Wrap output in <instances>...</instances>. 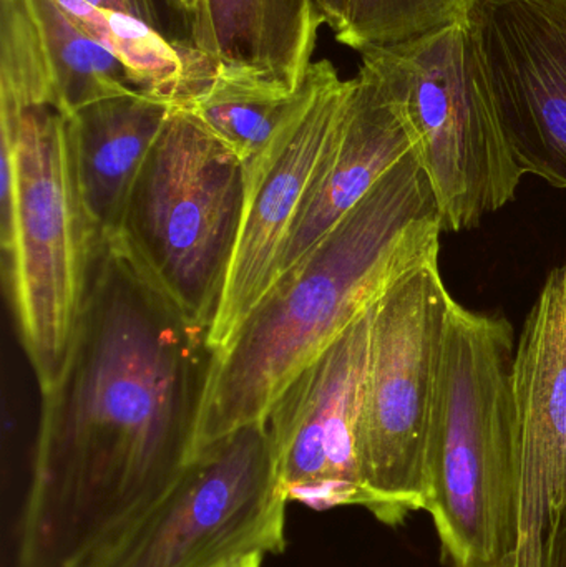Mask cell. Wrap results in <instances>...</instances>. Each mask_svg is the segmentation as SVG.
<instances>
[{
	"mask_svg": "<svg viewBox=\"0 0 566 567\" xmlns=\"http://www.w3.org/2000/svg\"><path fill=\"white\" fill-rule=\"evenodd\" d=\"M209 329L99 236L82 312L42 392L16 567H93L168 492L195 452Z\"/></svg>",
	"mask_w": 566,
	"mask_h": 567,
	"instance_id": "cell-1",
	"label": "cell"
},
{
	"mask_svg": "<svg viewBox=\"0 0 566 567\" xmlns=\"http://www.w3.org/2000/svg\"><path fill=\"white\" fill-rule=\"evenodd\" d=\"M298 96L299 90L261 73L218 63L209 82L175 110L205 126L246 168L271 148Z\"/></svg>",
	"mask_w": 566,
	"mask_h": 567,
	"instance_id": "cell-18",
	"label": "cell"
},
{
	"mask_svg": "<svg viewBox=\"0 0 566 567\" xmlns=\"http://www.w3.org/2000/svg\"><path fill=\"white\" fill-rule=\"evenodd\" d=\"M60 9L105 47L136 92L166 105H182L215 75L218 62L188 40L172 39L140 17L100 9L83 0H55Z\"/></svg>",
	"mask_w": 566,
	"mask_h": 567,
	"instance_id": "cell-17",
	"label": "cell"
},
{
	"mask_svg": "<svg viewBox=\"0 0 566 567\" xmlns=\"http://www.w3.org/2000/svg\"><path fill=\"white\" fill-rule=\"evenodd\" d=\"M412 150L411 133L394 96L378 72L361 62L341 130L306 196L276 281L301 261Z\"/></svg>",
	"mask_w": 566,
	"mask_h": 567,
	"instance_id": "cell-14",
	"label": "cell"
},
{
	"mask_svg": "<svg viewBox=\"0 0 566 567\" xmlns=\"http://www.w3.org/2000/svg\"><path fill=\"white\" fill-rule=\"evenodd\" d=\"M515 330L452 299L428 440V508L449 567H514L521 458Z\"/></svg>",
	"mask_w": 566,
	"mask_h": 567,
	"instance_id": "cell-3",
	"label": "cell"
},
{
	"mask_svg": "<svg viewBox=\"0 0 566 567\" xmlns=\"http://www.w3.org/2000/svg\"><path fill=\"white\" fill-rule=\"evenodd\" d=\"M83 2L92 3V6L100 7V9L123 10V12L133 13L128 0H83Z\"/></svg>",
	"mask_w": 566,
	"mask_h": 567,
	"instance_id": "cell-25",
	"label": "cell"
},
{
	"mask_svg": "<svg viewBox=\"0 0 566 567\" xmlns=\"http://www.w3.org/2000/svg\"><path fill=\"white\" fill-rule=\"evenodd\" d=\"M263 561H265V555H261V553H251V555L233 559L231 563L223 567H263Z\"/></svg>",
	"mask_w": 566,
	"mask_h": 567,
	"instance_id": "cell-24",
	"label": "cell"
},
{
	"mask_svg": "<svg viewBox=\"0 0 566 567\" xmlns=\"http://www.w3.org/2000/svg\"><path fill=\"white\" fill-rule=\"evenodd\" d=\"M288 493L265 422L199 450L93 567H223L286 549Z\"/></svg>",
	"mask_w": 566,
	"mask_h": 567,
	"instance_id": "cell-8",
	"label": "cell"
},
{
	"mask_svg": "<svg viewBox=\"0 0 566 567\" xmlns=\"http://www.w3.org/2000/svg\"><path fill=\"white\" fill-rule=\"evenodd\" d=\"M538 567H566V512L545 538Z\"/></svg>",
	"mask_w": 566,
	"mask_h": 567,
	"instance_id": "cell-21",
	"label": "cell"
},
{
	"mask_svg": "<svg viewBox=\"0 0 566 567\" xmlns=\"http://www.w3.org/2000/svg\"><path fill=\"white\" fill-rule=\"evenodd\" d=\"M166 9L169 10L173 17L183 23V27H188L189 17L195 13L196 7L199 6L202 0H163Z\"/></svg>",
	"mask_w": 566,
	"mask_h": 567,
	"instance_id": "cell-23",
	"label": "cell"
},
{
	"mask_svg": "<svg viewBox=\"0 0 566 567\" xmlns=\"http://www.w3.org/2000/svg\"><path fill=\"white\" fill-rule=\"evenodd\" d=\"M465 19L515 162L566 189V0H475Z\"/></svg>",
	"mask_w": 566,
	"mask_h": 567,
	"instance_id": "cell-10",
	"label": "cell"
},
{
	"mask_svg": "<svg viewBox=\"0 0 566 567\" xmlns=\"http://www.w3.org/2000/svg\"><path fill=\"white\" fill-rule=\"evenodd\" d=\"M316 12L326 25L331 27L335 33L344 27L348 17L349 0H311Z\"/></svg>",
	"mask_w": 566,
	"mask_h": 567,
	"instance_id": "cell-22",
	"label": "cell"
},
{
	"mask_svg": "<svg viewBox=\"0 0 566 567\" xmlns=\"http://www.w3.org/2000/svg\"><path fill=\"white\" fill-rule=\"evenodd\" d=\"M96 235L83 208L66 118L23 109L9 229L0 238L19 339L47 392L59 379L82 312Z\"/></svg>",
	"mask_w": 566,
	"mask_h": 567,
	"instance_id": "cell-6",
	"label": "cell"
},
{
	"mask_svg": "<svg viewBox=\"0 0 566 567\" xmlns=\"http://www.w3.org/2000/svg\"><path fill=\"white\" fill-rule=\"evenodd\" d=\"M475 0H349L336 40L356 52L398 45L465 20Z\"/></svg>",
	"mask_w": 566,
	"mask_h": 567,
	"instance_id": "cell-19",
	"label": "cell"
},
{
	"mask_svg": "<svg viewBox=\"0 0 566 567\" xmlns=\"http://www.w3.org/2000/svg\"><path fill=\"white\" fill-rule=\"evenodd\" d=\"M140 93L122 63L55 0H0V102L52 106L70 116L90 103Z\"/></svg>",
	"mask_w": 566,
	"mask_h": 567,
	"instance_id": "cell-13",
	"label": "cell"
},
{
	"mask_svg": "<svg viewBox=\"0 0 566 567\" xmlns=\"http://www.w3.org/2000/svg\"><path fill=\"white\" fill-rule=\"evenodd\" d=\"M431 182L444 233L471 231L515 202L524 172L498 118L467 19L398 45L369 49Z\"/></svg>",
	"mask_w": 566,
	"mask_h": 567,
	"instance_id": "cell-4",
	"label": "cell"
},
{
	"mask_svg": "<svg viewBox=\"0 0 566 567\" xmlns=\"http://www.w3.org/2000/svg\"><path fill=\"white\" fill-rule=\"evenodd\" d=\"M444 233L412 150L251 310L215 352L193 456L263 422L286 386L405 275L439 258Z\"/></svg>",
	"mask_w": 566,
	"mask_h": 567,
	"instance_id": "cell-2",
	"label": "cell"
},
{
	"mask_svg": "<svg viewBox=\"0 0 566 567\" xmlns=\"http://www.w3.org/2000/svg\"><path fill=\"white\" fill-rule=\"evenodd\" d=\"M172 106L143 93L113 96L66 116L83 208L99 236L116 235L136 176Z\"/></svg>",
	"mask_w": 566,
	"mask_h": 567,
	"instance_id": "cell-15",
	"label": "cell"
},
{
	"mask_svg": "<svg viewBox=\"0 0 566 567\" xmlns=\"http://www.w3.org/2000/svg\"><path fill=\"white\" fill-rule=\"evenodd\" d=\"M521 499L514 567L541 566L566 512V262L548 275L515 347Z\"/></svg>",
	"mask_w": 566,
	"mask_h": 567,
	"instance_id": "cell-12",
	"label": "cell"
},
{
	"mask_svg": "<svg viewBox=\"0 0 566 567\" xmlns=\"http://www.w3.org/2000/svg\"><path fill=\"white\" fill-rule=\"evenodd\" d=\"M371 310L312 360L263 419L289 502L316 512L361 506L358 429Z\"/></svg>",
	"mask_w": 566,
	"mask_h": 567,
	"instance_id": "cell-11",
	"label": "cell"
},
{
	"mask_svg": "<svg viewBox=\"0 0 566 567\" xmlns=\"http://www.w3.org/2000/svg\"><path fill=\"white\" fill-rule=\"evenodd\" d=\"M322 23L311 0H202L186 39L223 65L299 90Z\"/></svg>",
	"mask_w": 566,
	"mask_h": 567,
	"instance_id": "cell-16",
	"label": "cell"
},
{
	"mask_svg": "<svg viewBox=\"0 0 566 567\" xmlns=\"http://www.w3.org/2000/svg\"><path fill=\"white\" fill-rule=\"evenodd\" d=\"M245 208L238 156L172 109L136 176L116 235L153 282L212 329Z\"/></svg>",
	"mask_w": 566,
	"mask_h": 567,
	"instance_id": "cell-5",
	"label": "cell"
},
{
	"mask_svg": "<svg viewBox=\"0 0 566 567\" xmlns=\"http://www.w3.org/2000/svg\"><path fill=\"white\" fill-rule=\"evenodd\" d=\"M354 79L342 80L329 60L312 62L298 102L271 148L245 168V208L218 312L209 329L215 352L278 278L279 265L306 196L341 130Z\"/></svg>",
	"mask_w": 566,
	"mask_h": 567,
	"instance_id": "cell-9",
	"label": "cell"
},
{
	"mask_svg": "<svg viewBox=\"0 0 566 567\" xmlns=\"http://www.w3.org/2000/svg\"><path fill=\"white\" fill-rule=\"evenodd\" d=\"M128 3L136 17L145 20V22L155 27V29L162 30L163 33L172 37V39H178L176 33L173 32L172 27H169L175 22H172L173 16L169 13V10L166 9L163 0H128Z\"/></svg>",
	"mask_w": 566,
	"mask_h": 567,
	"instance_id": "cell-20",
	"label": "cell"
},
{
	"mask_svg": "<svg viewBox=\"0 0 566 567\" xmlns=\"http://www.w3.org/2000/svg\"><path fill=\"white\" fill-rule=\"evenodd\" d=\"M452 299L435 258L371 310L358 429L361 508L391 528L428 508L429 423Z\"/></svg>",
	"mask_w": 566,
	"mask_h": 567,
	"instance_id": "cell-7",
	"label": "cell"
}]
</instances>
